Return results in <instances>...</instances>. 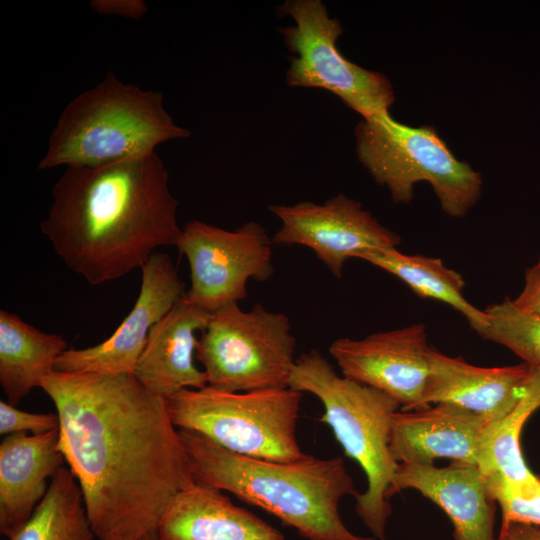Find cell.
Instances as JSON below:
<instances>
[{"label": "cell", "mask_w": 540, "mask_h": 540, "mask_svg": "<svg viewBox=\"0 0 540 540\" xmlns=\"http://www.w3.org/2000/svg\"><path fill=\"white\" fill-rule=\"evenodd\" d=\"M59 416L58 448L99 540L155 533L195 481L167 399L134 374L53 371L42 385Z\"/></svg>", "instance_id": "1"}, {"label": "cell", "mask_w": 540, "mask_h": 540, "mask_svg": "<svg viewBox=\"0 0 540 540\" xmlns=\"http://www.w3.org/2000/svg\"><path fill=\"white\" fill-rule=\"evenodd\" d=\"M40 230L74 273L100 285L142 268L182 228L164 162L154 153L93 167H66Z\"/></svg>", "instance_id": "2"}, {"label": "cell", "mask_w": 540, "mask_h": 540, "mask_svg": "<svg viewBox=\"0 0 540 540\" xmlns=\"http://www.w3.org/2000/svg\"><path fill=\"white\" fill-rule=\"evenodd\" d=\"M178 432L196 483L264 509L307 540H378L352 533L339 515L340 500L358 494L342 457L268 461L234 453L195 431Z\"/></svg>", "instance_id": "3"}, {"label": "cell", "mask_w": 540, "mask_h": 540, "mask_svg": "<svg viewBox=\"0 0 540 540\" xmlns=\"http://www.w3.org/2000/svg\"><path fill=\"white\" fill-rule=\"evenodd\" d=\"M163 101L161 92L126 84L108 72L63 109L38 168L115 163L190 136L188 129L174 122Z\"/></svg>", "instance_id": "4"}, {"label": "cell", "mask_w": 540, "mask_h": 540, "mask_svg": "<svg viewBox=\"0 0 540 540\" xmlns=\"http://www.w3.org/2000/svg\"><path fill=\"white\" fill-rule=\"evenodd\" d=\"M289 388L321 401V422L331 428L367 479L365 492L355 496L356 513L373 537L383 540L392 512L388 493L399 465L390 451V434L400 404L381 390L339 375L315 349L296 359Z\"/></svg>", "instance_id": "5"}, {"label": "cell", "mask_w": 540, "mask_h": 540, "mask_svg": "<svg viewBox=\"0 0 540 540\" xmlns=\"http://www.w3.org/2000/svg\"><path fill=\"white\" fill-rule=\"evenodd\" d=\"M355 138L358 160L396 203L408 204L414 185L423 181L454 218L466 215L481 197L480 173L458 160L430 126L410 127L384 112L362 119Z\"/></svg>", "instance_id": "6"}, {"label": "cell", "mask_w": 540, "mask_h": 540, "mask_svg": "<svg viewBox=\"0 0 540 540\" xmlns=\"http://www.w3.org/2000/svg\"><path fill=\"white\" fill-rule=\"evenodd\" d=\"M166 399L177 429L198 432L234 453L275 462L305 455L296 436L302 393L289 387L229 392L207 385Z\"/></svg>", "instance_id": "7"}, {"label": "cell", "mask_w": 540, "mask_h": 540, "mask_svg": "<svg viewBox=\"0 0 540 540\" xmlns=\"http://www.w3.org/2000/svg\"><path fill=\"white\" fill-rule=\"evenodd\" d=\"M296 339L289 318L255 304L238 303L211 312L198 339L195 358L207 385L229 392L288 388L296 363Z\"/></svg>", "instance_id": "8"}, {"label": "cell", "mask_w": 540, "mask_h": 540, "mask_svg": "<svg viewBox=\"0 0 540 540\" xmlns=\"http://www.w3.org/2000/svg\"><path fill=\"white\" fill-rule=\"evenodd\" d=\"M294 24L280 27L290 52L286 83L291 87L321 88L339 97L349 108L371 118L389 112L394 91L389 79L345 58L337 48L343 28L320 0H286L277 8Z\"/></svg>", "instance_id": "9"}, {"label": "cell", "mask_w": 540, "mask_h": 540, "mask_svg": "<svg viewBox=\"0 0 540 540\" xmlns=\"http://www.w3.org/2000/svg\"><path fill=\"white\" fill-rule=\"evenodd\" d=\"M272 237L249 221L234 230L192 220L182 228L179 253L190 268V287L184 298L213 312L247 297L249 280L266 281L274 273Z\"/></svg>", "instance_id": "10"}, {"label": "cell", "mask_w": 540, "mask_h": 540, "mask_svg": "<svg viewBox=\"0 0 540 540\" xmlns=\"http://www.w3.org/2000/svg\"><path fill=\"white\" fill-rule=\"evenodd\" d=\"M281 221L272 236L273 244L300 245L311 249L336 278L346 261L361 253L397 248L400 236L383 226L363 209L360 202L339 193L323 203L303 201L291 205H269Z\"/></svg>", "instance_id": "11"}, {"label": "cell", "mask_w": 540, "mask_h": 540, "mask_svg": "<svg viewBox=\"0 0 540 540\" xmlns=\"http://www.w3.org/2000/svg\"><path fill=\"white\" fill-rule=\"evenodd\" d=\"M141 271L135 304L113 334L95 346L66 350L57 360L55 371L134 374L151 329L186 293L185 283L168 254L155 252Z\"/></svg>", "instance_id": "12"}, {"label": "cell", "mask_w": 540, "mask_h": 540, "mask_svg": "<svg viewBox=\"0 0 540 540\" xmlns=\"http://www.w3.org/2000/svg\"><path fill=\"white\" fill-rule=\"evenodd\" d=\"M426 327L414 323L370 334L339 338L329 346L343 376L394 398L402 411L421 409L430 370Z\"/></svg>", "instance_id": "13"}, {"label": "cell", "mask_w": 540, "mask_h": 540, "mask_svg": "<svg viewBox=\"0 0 540 540\" xmlns=\"http://www.w3.org/2000/svg\"><path fill=\"white\" fill-rule=\"evenodd\" d=\"M490 423L446 403L399 410L392 417L390 451L398 464L433 465L435 459L447 458L482 470Z\"/></svg>", "instance_id": "14"}, {"label": "cell", "mask_w": 540, "mask_h": 540, "mask_svg": "<svg viewBox=\"0 0 540 540\" xmlns=\"http://www.w3.org/2000/svg\"><path fill=\"white\" fill-rule=\"evenodd\" d=\"M405 489L418 491L446 513L454 540H495L496 501L478 467L456 462L442 468L399 464L389 499Z\"/></svg>", "instance_id": "15"}, {"label": "cell", "mask_w": 540, "mask_h": 540, "mask_svg": "<svg viewBox=\"0 0 540 540\" xmlns=\"http://www.w3.org/2000/svg\"><path fill=\"white\" fill-rule=\"evenodd\" d=\"M430 370L422 396V408L430 404L456 405L489 422L508 415L521 398L530 376L527 363L503 367H479L460 357L431 348Z\"/></svg>", "instance_id": "16"}, {"label": "cell", "mask_w": 540, "mask_h": 540, "mask_svg": "<svg viewBox=\"0 0 540 540\" xmlns=\"http://www.w3.org/2000/svg\"><path fill=\"white\" fill-rule=\"evenodd\" d=\"M211 312L184 297L151 329L134 375L150 391L168 398L185 388L207 386L206 374L194 364L198 339Z\"/></svg>", "instance_id": "17"}, {"label": "cell", "mask_w": 540, "mask_h": 540, "mask_svg": "<svg viewBox=\"0 0 540 540\" xmlns=\"http://www.w3.org/2000/svg\"><path fill=\"white\" fill-rule=\"evenodd\" d=\"M59 430L4 437L0 444V532L10 538L32 516L46 495L48 479L65 461Z\"/></svg>", "instance_id": "18"}, {"label": "cell", "mask_w": 540, "mask_h": 540, "mask_svg": "<svg viewBox=\"0 0 540 540\" xmlns=\"http://www.w3.org/2000/svg\"><path fill=\"white\" fill-rule=\"evenodd\" d=\"M155 533L157 540H284L278 529L221 490L196 482L172 499Z\"/></svg>", "instance_id": "19"}, {"label": "cell", "mask_w": 540, "mask_h": 540, "mask_svg": "<svg viewBox=\"0 0 540 540\" xmlns=\"http://www.w3.org/2000/svg\"><path fill=\"white\" fill-rule=\"evenodd\" d=\"M66 350L62 336L43 332L18 315L0 310V385L7 402L16 406L33 388H42Z\"/></svg>", "instance_id": "20"}, {"label": "cell", "mask_w": 540, "mask_h": 540, "mask_svg": "<svg viewBox=\"0 0 540 540\" xmlns=\"http://www.w3.org/2000/svg\"><path fill=\"white\" fill-rule=\"evenodd\" d=\"M357 258L396 276L421 298L450 305L477 333L486 327L488 319L484 310L473 306L463 295L462 275L445 266L440 258L404 254L397 248L370 250Z\"/></svg>", "instance_id": "21"}, {"label": "cell", "mask_w": 540, "mask_h": 540, "mask_svg": "<svg viewBox=\"0 0 540 540\" xmlns=\"http://www.w3.org/2000/svg\"><path fill=\"white\" fill-rule=\"evenodd\" d=\"M540 408V366L531 372L520 400L503 419L489 425L482 472L496 475L502 484L517 494L534 491L540 476L531 472L521 450V433L526 421Z\"/></svg>", "instance_id": "22"}, {"label": "cell", "mask_w": 540, "mask_h": 540, "mask_svg": "<svg viewBox=\"0 0 540 540\" xmlns=\"http://www.w3.org/2000/svg\"><path fill=\"white\" fill-rule=\"evenodd\" d=\"M9 540H99L87 516L80 486L64 465L30 519Z\"/></svg>", "instance_id": "23"}, {"label": "cell", "mask_w": 540, "mask_h": 540, "mask_svg": "<svg viewBox=\"0 0 540 540\" xmlns=\"http://www.w3.org/2000/svg\"><path fill=\"white\" fill-rule=\"evenodd\" d=\"M487 325L478 334L500 344L524 363L540 366V317L505 298L484 309Z\"/></svg>", "instance_id": "24"}, {"label": "cell", "mask_w": 540, "mask_h": 540, "mask_svg": "<svg viewBox=\"0 0 540 540\" xmlns=\"http://www.w3.org/2000/svg\"><path fill=\"white\" fill-rule=\"evenodd\" d=\"M486 479L501 509V526L518 522L540 527V484L530 493L517 494L507 489L495 475H486Z\"/></svg>", "instance_id": "25"}, {"label": "cell", "mask_w": 540, "mask_h": 540, "mask_svg": "<svg viewBox=\"0 0 540 540\" xmlns=\"http://www.w3.org/2000/svg\"><path fill=\"white\" fill-rule=\"evenodd\" d=\"M58 414L30 413L19 410L8 402H0V434L7 436L17 433L31 435L45 434L59 430Z\"/></svg>", "instance_id": "26"}, {"label": "cell", "mask_w": 540, "mask_h": 540, "mask_svg": "<svg viewBox=\"0 0 540 540\" xmlns=\"http://www.w3.org/2000/svg\"><path fill=\"white\" fill-rule=\"evenodd\" d=\"M90 8L100 15H111L141 19L148 11V6L143 0H92Z\"/></svg>", "instance_id": "27"}, {"label": "cell", "mask_w": 540, "mask_h": 540, "mask_svg": "<svg viewBox=\"0 0 540 540\" xmlns=\"http://www.w3.org/2000/svg\"><path fill=\"white\" fill-rule=\"evenodd\" d=\"M513 302L540 317V272L532 267L526 270L523 288Z\"/></svg>", "instance_id": "28"}, {"label": "cell", "mask_w": 540, "mask_h": 540, "mask_svg": "<svg viewBox=\"0 0 540 540\" xmlns=\"http://www.w3.org/2000/svg\"><path fill=\"white\" fill-rule=\"evenodd\" d=\"M495 540H540V527L532 524L510 522L500 526Z\"/></svg>", "instance_id": "29"}, {"label": "cell", "mask_w": 540, "mask_h": 540, "mask_svg": "<svg viewBox=\"0 0 540 540\" xmlns=\"http://www.w3.org/2000/svg\"><path fill=\"white\" fill-rule=\"evenodd\" d=\"M140 540H157V536L156 533H151L142 537Z\"/></svg>", "instance_id": "30"}, {"label": "cell", "mask_w": 540, "mask_h": 540, "mask_svg": "<svg viewBox=\"0 0 540 540\" xmlns=\"http://www.w3.org/2000/svg\"><path fill=\"white\" fill-rule=\"evenodd\" d=\"M531 267H532L534 270L540 272V255H539V258H538L537 262H536L533 266H531Z\"/></svg>", "instance_id": "31"}]
</instances>
